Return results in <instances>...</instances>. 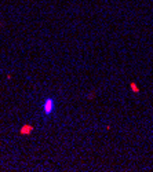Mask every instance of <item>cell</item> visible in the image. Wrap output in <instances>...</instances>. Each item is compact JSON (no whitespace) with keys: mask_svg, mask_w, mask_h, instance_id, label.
<instances>
[{"mask_svg":"<svg viewBox=\"0 0 153 172\" xmlns=\"http://www.w3.org/2000/svg\"><path fill=\"white\" fill-rule=\"evenodd\" d=\"M33 125L32 124H24V125L20 128V134L21 135H29V134L33 132Z\"/></svg>","mask_w":153,"mask_h":172,"instance_id":"obj_2","label":"cell"},{"mask_svg":"<svg viewBox=\"0 0 153 172\" xmlns=\"http://www.w3.org/2000/svg\"><path fill=\"white\" fill-rule=\"evenodd\" d=\"M86 98H87V99H92V98H95V91H90V94L86 95Z\"/></svg>","mask_w":153,"mask_h":172,"instance_id":"obj_4","label":"cell"},{"mask_svg":"<svg viewBox=\"0 0 153 172\" xmlns=\"http://www.w3.org/2000/svg\"><path fill=\"white\" fill-rule=\"evenodd\" d=\"M12 79V75H7V80H11Z\"/></svg>","mask_w":153,"mask_h":172,"instance_id":"obj_5","label":"cell"},{"mask_svg":"<svg viewBox=\"0 0 153 172\" xmlns=\"http://www.w3.org/2000/svg\"><path fill=\"white\" fill-rule=\"evenodd\" d=\"M55 111V99L54 98H46L43 102V113L46 116H51Z\"/></svg>","mask_w":153,"mask_h":172,"instance_id":"obj_1","label":"cell"},{"mask_svg":"<svg viewBox=\"0 0 153 172\" xmlns=\"http://www.w3.org/2000/svg\"><path fill=\"white\" fill-rule=\"evenodd\" d=\"M2 25H3V24H2V21H0V28H2Z\"/></svg>","mask_w":153,"mask_h":172,"instance_id":"obj_6","label":"cell"},{"mask_svg":"<svg viewBox=\"0 0 153 172\" xmlns=\"http://www.w3.org/2000/svg\"><path fill=\"white\" fill-rule=\"evenodd\" d=\"M130 88H131V91L134 92V94H139V92H141V88H139L134 81L130 83Z\"/></svg>","mask_w":153,"mask_h":172,"instance_id":"obj_3","label":"cell"}]
</instances>
